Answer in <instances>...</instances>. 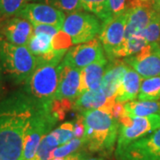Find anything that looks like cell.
<instances>
[{
    "mask_svg": "<svg viewBox=\"0 0 160 160\" xmlns=\"http://www.w3.org/2000/svg\"><path fill=\"white\" fill-rule=\"evenodd\" d=\"M109 0H80L81 8L93 13L102 22L108 21Z\"/></svg>",
    "mask_w": 160,
    "mask_h": 160,
    "instance_id": "obj_24",
    "label": "cell"
},
{
    "mask_svg": "<svg viewBox=\"0 0 160 160\" xmlns=\"http://www.w3.org/2000/svg\"><path fill=\"white\" fill-rule=\"evenodd\" d=\"M80 69H75L61 62L59 83L54 101H75L79 96Z\"/></svg>",
    "mask_w": 160,
    "mask_h": 160,
    "instance_id": "obj_14",
    "label": "cell"
},
{
    "mask_svg": "<svg viewBox=\"0 0 160 160\" xmlns=\"http://www.w3.org/2000/svg\"><path fill=\"white\" fill-rule=\"evenodd\" d=\"M3 34L5 40L16 46L28 45L33 35V25L29 21L21 16H13L6 23Z\"/></svg>",
    "mask_w": 160,
    "mask_h": 160,
    "instance_id": "obj_15",
    "label": "cell"
},
{
    "mask_svg": "<svg viewBox=\"0 0 160 160\" xmlns=\"http://www.w3.org/2000/svg\"><path fill=\"white\" fill-rule=\"evenodd\" d=\"M115 155L120 153L132 142L149 134L160 126V115L130 118L123 115L120 119Z\"/></svg>",
    "mask_w": 160,
    "mask_h": 160,
    "instance_id": "obj_6",
    "label": "cell"
},
{
    "mask_svg": "<svg viewBox=\"0 0 160 160\" xmlns=\"http://www.w3.org/2000/svg\"><path fill=\"white\" fill-rule=\"evenodd\" d=\"M88 158V154L83 151H76L72 154L65 157L64 160H86Z\"/></svg>",
    "mask_w": 160,
    "mask_h": 160,
    "instance_id": "obj_33",
    "label": "cell"
},
{
    "mask_svg": "<svg viewBox=\"0 0 160 160\" xmlns=\"http://www.w3.org/2000/svg\"><path fill=\"white\" fill-rule=\"evenodd\" d=\"M52 131L57 136L59 145H63L75 138L74 122H65Z\"/></svg>",
    "mask_w": 160,
    "mask_h": 160,
    "instance_id": "obj_29",
    "label": "cell"
},
{
    "mask_svg": "<svg viewBox=\"0 0 160 160\" xmlns=\"http://www.w3.org/2000/svg\"><path fill=\"white\" fill-rule=\"evenodd\" d=\"M83 145H85L84 137L73 138L69 142L61 145L54 149L52 152V158H65L78 151Z\"/></svg>",
    "mask_w": 160,
    "mask_h": 160,
    "instance_id": "obj_27",
    "label": "cell"
},
{
    "mask_svg": "<svg viewBox=\"0 0 160 160\" xmlns=\"http://www.w3.org/2000/svg\"><path fill=\"white\" fill-rule=\"evenodd\" d=\"M126 0H109L108 3V21L120 15L127 10Z\"/></svg>",
    "mask_w": 160,
    "mask_h": 160,
    "instance_id": "obj_30",
    "label": "cell"
},
{
    "mask_svg": "<svg viewBox=\"0 0 160 160\" xmlns=\"http://www.w3.org/2000/svg\"><path fill=\"white\" fill-rule=\"evenodd\" d=\"M128 65L125 62L113 61L107 65L105 73L101 84L107 99L109 102H115V96L122 83V80L127 71Z\"/></svg>",
    "mask_w": 160,
    "mask_h": 160,
    "instance_id": "obj_16",
    "label": "cell"
},
{
    "mask_svg": "<svg viewBox=\"0 0 160 160\" xmlns=\"http://www.w3.org/2000/svg\"><path fill=\"white\" fill-rule=\"evenodd\" d=\"M155 9L151 2H139L136 0L132 7L127 9L125 39L133 35L142 33L153 17Z\"/></svg>",
    "mask_w": 160,
    "mask_h": 160,
    "instance_id": "obj_13",
    "label": "cell"
},
{
    "mask_svg": "<svg viewBox=\"0 0 160 160\" xmlns=\"http://www.w3.org/2000/svg\"><path fill=\"white\" fill-rule=\"evenodd\" d=\"M85 126V145L90 152L109 156L118 141L119 123L106 109L81 113Z\"/></svg>",
    "mask_w": 160,
    "mask_h": 160,
    "instance_id": "obj_2",
    "label": "cell"
},
{
    "mask_svg": "<svg viewBox=\"0 0 160 160\" xmlns=\"http://www.w3.org/2000/svg\"><path fill=\"white\" fill-rule=\"evenodd\" d=\"M151 5H152V7L155 10L160 12V0H152Z\"/></svg>",
    "mask_w": 160,
    "mask_h": 160,
    "instance_id": "obj_34",
    "label": "cell"
},
{
    "mask_svg": "<svg viewBox=\"0 0 160 160\" xmlns=\"http://www.w3.org/2000/svg\"><path fill=\"white\" fill-rule=\"evenodd\" d=\"M139 2H151L152 0H137Z\"/></svg>",
    "mask_w": 160,
    "mask_h": 160,
    "instance_id": "obj_38",
    "label": "cell"
},
{
    "mask_svg": "<svg viewBox=\"0 0 160 160\" xmlns=\"http://www.w3.org/2000/svg\"><path fill=\"white\" fill-rule=\"evenodd\" d=\"M115 157L118 160L160 158V126L148 135L129 144Z\"/></svg>",
    "mask_w": 160,
    "mask_h": 160,
    "instance_id": "obj_10",
    "label": "cell"
},
{
    "mask_svg": "<svg viewBox=\"0 0 160 160\" xmlns=\"http://www.w3.org/2000/svg\"><path fill=\"white\" fill-rule=\"evenodd\" d=\"M160 115V99L156 101H131L124 104V115L134 117H147L150 115Z\"/></svg>",
    "mask_w": 160,
    "mask_h": 160,
    "instance_id": "obj_20",
    "label": "cell"
},
{
    "mask_svg": "<svg viewBox=\"0 0 160 160\" xmlns=\"http://www.w3.org/2000/svg\"><path fill=\"white\" fill-rule=\"evenodd\" d=\"M65 158H52V160H64Z\"/></svg>",
    "mask_w": 160,
    "mask_h": 160,
    "instance_id": "obj_36",
    "label": "cell"
},
{
    "mask_svg": "<svg viewBox=\"0 0 160 160\" xmlns=\"http://www.w3.org/2000/svg\"><path fill=\"white\" fill-rule=\"evenodd\" d=\"M73 122H74L75 138H83L84 133H85V126H84L82 116L78 117V118Z\"/></svg>",
    "mask_w": 160,
    "mask_h": 160,
    "instance_id": "obj_32",
    "label": "cell"
},
{
    "mask_svg": "<svg viewBox=\"0 0 160 160\" xmlns=\"http://www.w3.org/2000/svg\"><path fill=\"white\" fill-rule=\"evenodd\" d=\"M147 45L148 43L143 36V31L142 33L133 35L125 39L119 51L117 53L116 58L129 57L132 55L137 54L138 52L142 51Z\"/></svg>",
    "mask_w": 160,
    "mask_h": 160,
    "instance_id": "obj_21",
    "label": "cell"
},
{
    "mask_svg": "<svg viewBox=\"0 0 160 160\" xmlns=\"http://www.w3.org/2000/svg\"><path fill=\"white\" fill-rule=\"evenodd\" d=\"M141 160H160V158H151V159L147 158V159H141Z\"/></svg>",
    "mask_w": 160,
    "mask_h": 160,
    "instance_id": "obj_39",
    "label": "cell"
},
{
    "mask_svg": "<svg viewBox=\"0 0 160 160\" xmlns=\"http://www.w3.org/2000/svg\"><path fill=\"white\" fill-rule=\"evenodd\" d=\"M141 84L142 77L129 66L115 96V102L126 103L135 100L138 97Z\"/></svg>",
    "mask_w": 160,
    "mask_h": 160,
    "instance_id": "obj_19",
    "label": "cell"
},
{
    "mask_svg": "<svg viewBox=\"0 0 160 160\" xmlns=\"http://www.w3.org/2000/svg\"><path fill=\"white\" fill-rule=\"evenodd\" d=\"M58 121L52 110V105H37L25 134L22 160H31L34 158L42 139L49 133Z\"/></svg>",
    "mask_w": 160,
    "mask_h": 160,
    "instance_id": "obj_5",
    "label": "cell"
},
{
    "mask_svg": "<svg viewBox=\"0 0 160 160\" xmlns=\"http://www.w3.org/2000/svg\"><path fill=\"white\" fill-rule=\"evenodd\" d=\"M103 58L105 55L100 40L95 38L69 49L63 57L62 64L81 70Z\"/></svg>",
    "mask_w": 160,
    "mask_h": 160,
    "instance_id": "obj_9",
    "label": "cell"
},
{
    "mask_svg": "<svg viewBox=\"0 0 160 160\" xmlns=\"http://www.w3.org/2000/svg\"><path fill=\"white\" fill-rule=\"evenodd\" d=\"M62 59L59 56L50 61L38 60L36 69L25 82L29 98L36 105L51 106L54 102Z\"/></svg>",
    "mask_w": 160,
    "mask_h": 160,
    "instance_id": "obj_3",
    "label": "cell"
},
{
    "mask_svg": "<svg viewBox=\"0 0 160 160\" xmlns=\"http://www.w3.org/2000/svg\"><path fill=\"white\" fill-rule=\"evenodd\" d=\"M102 29L99 19L84 12L69 13L63 22L62 29L71 39L72 44H82L97 37Z\"/></svg>",
    "mask_w": 160,
    "mask_h": 160,
    "instance_id": "obj_7",
    "label": "cell"
},
{
    "mask_svg": "<svg viewBox=\"0 0 160 160\" xmlns=\"http://www.w3.org/2000/svg\"><path fill=\"white\" fill-rule=\"evenodd\" d=\"M2 68L15 83H25L33 73L38 59L26 46H16L6 40L0 41Z\"/></svg>",
    "mask_w": 160,
    "mask_h": 160,
    "instance_id": "obj_4",
    "label": "cell"
},
{
    "mask_svg": "<svg viewBox=\"0 0 160 160\" xmlns=\"http://www.w3.org/2000/svg\"><path fill=\"white\" fill-rule=\"evenodd\" d=\"M143 36L148 44L160 46V12L155 10L151 21L143 30Z\"/></svg>",
    "mask_w": 160,
    "mask_h": 160,
    "instance_id": "obj_25",
    "label": "cell"
},
{
    "mask_svg": "<svg viewBox=\"0 0 160 160\" xmlns=\"http://www.w3.org/2000/svg\"><path fill=\"white\" fill-rule=\"evenodd\" d=\"M106 68L107 60L106 58H103L80 70L79 95L85 92L93 90L101 86Z\"/></svg>",
    "mask_w": 160,
    "mask_h": 160,
    "instance_id": "obj_18",
    "label": "cell"
},
{
    "mask_svg": "<svg viewBox=\"0 0 160 160\" xmlns=\"http://www.w3.org/2000/svg\"><path fill=\"white\" fill-rule=\"evenodd\" d=\"M36 107L23 96L0 103V160H22L25 134Z\"/></svg>",
    "mask_w": 160,
    "mask_h": 160,
    "instance_id": "obj_1",
    "label": "cell"
},
{
    "mask_svg": "<svg viewBox=\"0 0 160 160\" xmlns=\"http://www.w3.org/2000/svg\"><path fill=\"white\" fill-rule=\"evenodd\" d=\"M86 160H104L102 158H87Z\"/></svg>",
    "mask_w": 160,
    "mask_h": 160,
    "instance_id": "obj_35",
    "label": "cell"
},
{
    "mask_svg": "<svg viewBox=\"0 0 160 160\" xmlns=\"http://www.w3.org/2000/svg\"><path fill=\"white\" fill-rule=\"evenodd\" d=\"M115 102H109L101 88L89 90L81 93L73 102V109L81 113L92 109H106L110 111Z\"/></svg>",
    "mask_w": 160,
    "mask_h": 160,
    "instance_id": "obj_17",
    "label": "cell"
},
{
    "mask_svg": "<svg viewBox=\"0 0 160 160\" xmlns=\"http://www.w3.org/2000/svg\"><path fill=\"white\" fill-rule=\"evenodd\" d=\"M62 29H58L57 27L47 25V24H35L33 25V33L34 34H47L51 37H55Z\"/></svg>",
    "mask_w": 160,
    "mask_h": 160,
    "instance_id": "obj_31",
    "label": "cell"
},
{
    "mask_svg": "<svg viewBox=\"0 0 160 160\" xmlns=\"http://www.w3.org/2000/svg\"><path fill=\"white\" fill-rule=\"evenodd\" d=\"M126 16L127 10L102 24L99 40L103 50L110 60L117 57V53L125 41Z\"/></svg>",
    "mask_w": 160,
    "mask_h": 160,
    "instance_id": "obj_8",
    "label": "cell"
},
{
    "mask_svg": "<svg viewBox=\"0 0 160 160\" xmlns=\"http://www.w3.org/2000/svg\"><path fill=\"white\" fill-rule=\"evenodd\" d=\"M59 146L57 136L52 131L42 139L34 158L31 160H52L53 150Z\"/></svg>",
    "mask_w": 160,
    "mask_h": 160,
    "instance_id": "obj_23",
    "label": "cell"
},
{
    "mask_svg": "<svg viewBox=\"0 0 160 160\" xmlns=\"http://www.w3.org/2000/svg\"><path fill=\"white\" fill-rule=\"evenodd\" d=\"M16 16L25 18L32 25L35 24H47L62 29V25L66 15L62 11H60L46 4L29 3L19 12Z\"/></svg>",
    "mask_w": 160,
    "mask_h": 160,
    "instance_id": "obj_12",
    "label": "cell"
},
{
    "mask_svg": "<svg viewBox=\"0 0 160 160\" xmlns=\"http://www.w3.org/2000/svg\"><path fill=\"white\" fill-rule=\"evenodd\" d=\"M124 62L134 69L142 78L160 76V46L148 44L137 54L126 57Z\"/></svg>",
    "mask_w": 160,
    "mask_h": 160,
    "instance_id": "obj_11",
    "label": "cell"
},
{
    "mask_svg": "<svg viewBox=\"0 0 160 160\" xmlns=\"http://www.w3.org/2000/svg\"><path fill=\"white\" fill-rule=\"evenodd\" d=\"M30 0H0V16H16Z\"/></svg>",
    "mask_w": 160,
    "mask_h": 160,
    "instance_id": "obj_26",
    "label": "cell"
},
{
    "mask_svg": "<svg viewBox=\"0 0 160 160\" xmlns=\"http://www.w3.org/2000/svg\"><path fill=\"white\" fill-rule=\"evenodd\" d=\"M46 5L52 6L63 12H74L81 9L80 0H42Z\"/></svg>",
    "mask_w": 160,
    "mask_h": 160,
    "instance_id": "obj_28",
    "label": "cell"
},
{
    "mask_svg": "<svg viewBox=\"0 0 160 160\" xmlns=\"http://www.w3.org/2000/svg\"><path fill=\"white\" fill-rule=\"evenodd\" d=\"M138 99L142 101H156L160 99V76L143 78Z\"/></svg>",
    "mask_w": 160,
    "mask_h": 160,
    "instance_id": "obj_22",
    "label": "cell"
},
{
    "mask_svg": "<svg viewBox=\"0 0 160 160\" xmlns=\"http://www.w3.org/2000/svg\"><path fill=\"white\" fill-rule=\"evenodd\" d=\"M1 71H2V65H1V60H0V83H1Z\"/></svg>",
    "mask_w": 160,
    "mask_h": 160,
    "instance_id": "obj_37",
    "label": "cell"
}]
</instances>
